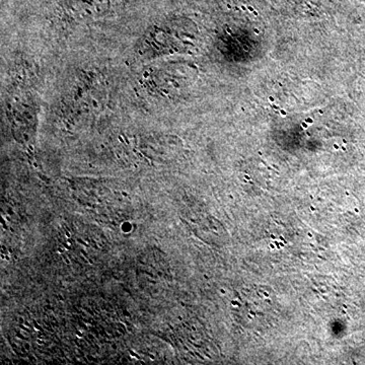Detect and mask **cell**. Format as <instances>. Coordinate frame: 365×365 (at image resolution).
Wrapping results in <instances>:
<instances>
[{"label": "cell", "instance_id": "cell-2", "mask_svg": "<svg viewBox=\"0 0 365 365\" xmlns=\"http://www.w3.org/2000/svg\"><path fill=\"white\" fill-rule=\"evenodd\" d=\"M302 125H304V127H305V128L307 127V124H305V123L302 124Z\"/></svg>", "mask_w": 365, "mask_h": 365}, {"label": "cell", "instance_id": "cell-1", "mask_svg": "<svg viewBox=\"0 0 365 365\" xmlns=\"http://www.w3.org/2000/svg\"><path fill=\"white\" fill-rule=\"evenodd\" d=\"M281 113H282V114L284 115V116L285 115H286V112H285V111H281Z\"/></svg>", "mask_w": 365, "mask_h": 365}]
</instances>
